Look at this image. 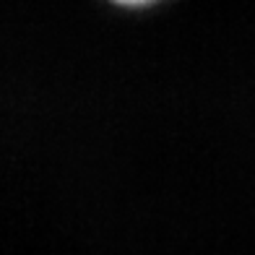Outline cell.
Here are the masks:
<instances>
[{"instance_id":"cell-1","label":"cell","mask_w":255,"mask_h":255,"mask_svg":"<svg viewBox=\"0 0 255 255\" xmlns=\"http://www.w3.org/2000/svg\"><path fill=\"white\" fill-rule=\"evenodd\" d=\"M118 3H128V5H138V3H148V0H118Z\"/></svg>"}]
</instances>
